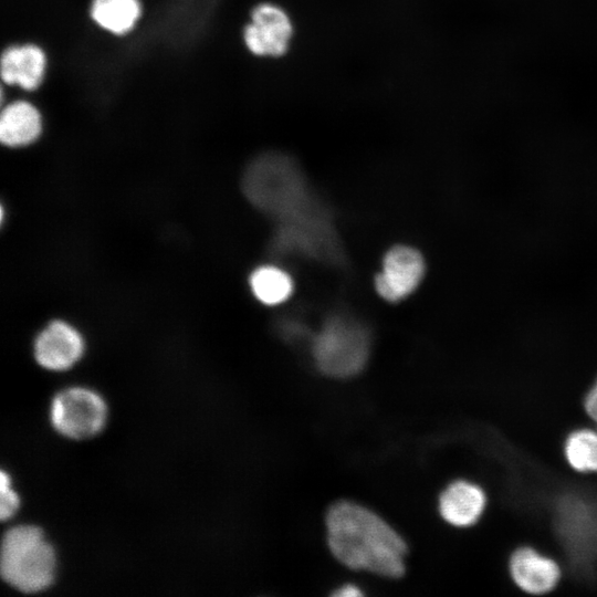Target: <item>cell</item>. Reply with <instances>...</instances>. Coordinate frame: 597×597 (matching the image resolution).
Instances as JSON below:
<instances>
[{"label":"cell","instance_id":"30bf717a","mask_svg":"<svg viewBox=\"0 0 597 597\" xmlns=\"http://www.w3.org/2000/svg\"><path fill=\"white\" fill-rule=\"evenodd\" d=\"M488 505L484 489L475 482L455 480L439 496L441 517L452 526L470 527L478 523Z\"/></svg>","mask_w":597,"mask_h":597},{"label":"cell","instance_id":"8fae6325","mask_svg":"<svg viewBox=\"0 0 597 597\" xmlns=\"http://www.w3.org/2000/svg\"><path fill=\"white\" fill-rule=\"evenodd\" d=\"M44 71L45 55L35 45L10 46L2 54L1 76L8 84L34 90L41 84Z\"/></svg>","mask_w":597,"mask_h":597},{"label":"cell","instance_id":"ac0fdd59","mask_svg":"<svg viewBox=\"0 0 597 597\" xmlns=\"http://www.w3.org/2000/svg\"><path fill=\"white\" fill-rule=\"evenodd\" d=\"M362 595H363L362 590L355 585H350V584L342 586L334 593V596H338V597H356V596H362Z\"/></svg>","mask_w":597,"mask_h":597},{"label":"cell","instance_id":"e0dca14e","mask_svg":"<svg viewBox=\"0 0 597 597\" xmlns=\"http://www.w3.org/2000/svg\"><path fill=\"white\" fill-rule=\"evenodd\" d=\"M582 406L588 421L597 428V378L585 391Z\"/></svg>","mask_w":597,"mask_h":597},{"label":"cell","instance_id":"5bb4252c","mask_svg":"<svg viewBox=\"0 0 597 597\" xmlns=\"http://www.w3.org/2000/svg\"><path fill=\"white\" fill-rule=\"evenodd\" d=\"M91 15L101 28L124 34L136 24L140 4L138 0H93Z\"/></svg>","mask_w":597,"mask_h":597},{"label":"cell","instance_id":"5b68a950","mask_svg":"<svg viewBox=\"0 0 597 597\" xmlns=\"http://www.w3.org/2000/svg\"><path fill=\"white\" fill-rule=\"evenodd\" d=\"M107 408L103 398L84 387H72L52 400L50 420L62 436L82 440L96 436L104 427Z\"/></svg>","mask_w":597,"mask_h":597},{"label":"cell","instance_id":"6da1fadb","mask_svg":"<svg viewBox=\"0 0 597 597\" xmlns=\"http://www.w3.org/2000/svg\"><path fill=\"white\" fill-rule=\"evenodd\" d=\"M326 530L331 552L345 566L394 578L405 573V541L370 510L337 502L327 512Z\"/></svg>","mask_w":597,"mask_h":597},{"label":"cell","instance_id":"277c9868","mask_svg":"<svg viewBox=\"0 0 597 597\" xmlns=\"http://www.w3.org/2000/svg\"><path fill=\"white\" fill-rule=\"evenodd\" d=\"M370 348L367 331L342 317L331 318L313 342V356L327 376L347 378L365 366Z\"/></svg>","mask_w":597,"mask_h":597},{"label":"cell","instance_id":"ba28073f","mask_svg":"<svg viewBox=\"0 0 597 597\" xmlns=\"http://www.w3.org/2000/svg\"><path fill=\"white\" fill-rule=\"evenodd\" d=\"M292 24L289 15L277 6L262 3L254 8L243 39L255 55L280 56L289 46Z\"/></svg>","mask_w":597,"mask_h":597},{"label":"cell","instance_id":"4fadbf2b","mask_svg":"<svg viewBox=\"0 0 597 597\" xmlns=\"http://www.w3.org/2000/svg\"><path fill=\"white\" fill-rule=\"evenodd\" d=\"M566 464L577 473H597V428L578 427L563 442Z\"/></svg>","mask_w":597,"mask_h":597},{"label":"cell","instance_id":"52a82bcc","mask_svg":"<svg viewBox=\"0 0 597 597\" xmlns=\"http://www.w3.org/2000/svg\"><path fill=\"white\" fill-rule=\"evenodd\" d=\"M423 274L422 255L413 248L397 245L386 253L375 287L386 301L398 302L416 290Z\"/></svg>","mask_w":597,"mask_h":597},{"label":"cell","instance_id":"7a4b0ae2","mask_svg":"<svg viewBox=\"0 0 597 597\" xmlns=\"http://www.w3.org/2000/svg\"><path fill=\"white\" fill-rule=\"evenodd\" d=\"M0 570L3 580L22 593H39L52 584L55 553L41 528L20 525L4 534Z\"/></svg>","mask_w":597,"mask_h":597},{"label":"cell","instance_id":"9a60e30c","mask_svg":"<svg viewBox=\"0 0 597 597\" xmlns=\"http://www.w3.org/2000/svg\"><path fill=\"white\" fill-rule=\"evenodd\" d=\"M250 286L254 296L265 305L284 302L293 291L291 276L271 265L255 269L250 276Z\"/></svg>","mask_w":597,"mask_h":597},{"label":"cell","instance_id":"2e32d148","mask_svg":"<svg viewBox=\"0 0 597 597\" xmlns=\"http://www.w3.org/2000/svg\"><path fill=\"white\" fill-rule=\"evenodd\" d=\"M1 503H0V517L2 521L10 519L19 507V498L11 488L9 475L1 472Z\"/></svg>","mask_w":597,"mask_h":597},{"label":"cell","instance_id":"7c38bea8","mask_svg":"<svg viewBox=\"0 0 597 597\" xmlns=\"http://www.w3.org/2000/svg\"><path fill=\"white\" fill-rule=\"evenodd\" d=\"M42 121L38 109L27 102L9 104L0 117V139L10 147L33 143L41 134Z\"/></svg>","mask_w":597,"mask_h":597},{"label":"cell","instance_id":"9c48e42d","mask_svg":"<svg viewBox=\"0 0 597 597\" xmlns=\"http://www.w3.org/2000/svg\"><path fill=\"white\" fill-rule=\"evenodd\" d=\"M84 339L64 321L49 323L34 341V357L45 369L61 371L71 368L82 357Z\"/></svg>","mask_w":597,"mask_h":597},{"label":"cell","instance_id":"8992f818","mask_svg":"<svg viewBox=\"0 0 597 597\" xmlns=\"http://www.w3.org/2000/svg\"><path fill=\"white\" fill-rule=\"evenodd\" d=\"M507 570L513 586L530 595L551 593L563 576L555 558L531 545L519 546L510 554Z\"/></svg>","mask_w":597,"mask_h":597},{"label":"cell","instance_id":"3957f363","mask_svg":"<svg viewBox=\"0 0 597 597\" xmlns=\"http://www.w3.org/2000/svg\"><path fill=\"white\" fill-rule=\"evenodd\" d=\"M303 178L292 158L279 153L256 157L247 168L242 188L259 209L290 213L304 202Z\"/></svg>","mask_w":597,"mask_h":597}]
</instances>
